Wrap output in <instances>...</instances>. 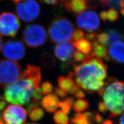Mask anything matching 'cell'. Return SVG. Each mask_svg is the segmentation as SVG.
Returning a JSON list of instances; mask_svg holds the SVG:
<instances>
[{"label": "cell", "instance_id": "cell-1", "mask_svg": "<svg viewBox=\"0 0 124 124\" xmlns=\"http://www.w3.org/2000/svg\"><path fill=\"white\" fill-rule=\"evenodd\" d=\"M73 68V76L78 86L88 94L97 93L102 96L108 76V66L101 59L91 54Z\"/></svg>", "mask_w": 124, "mask_h": 124}, {"label": "cell", "instance_id": "cell-2", "mask_svg": "<svg viewBox=\"0 0 124 124\" xmlns=\"http://www.w3.org/2000/svg\"><path fill=\"white\" fill-rule=\"evenodd\" d=\"M41 84L40 68L35 65H28L19 78L6 86L4 93V99L15 104H28L34 91L40 88Z\"/></svg>", "mask_w": 124, "mask_h": 124}, {"label": "cell", "instance_id": "cell-3", "mask_svg": "<svg viewBox=\"0 0 124 124\" xmlns=\"http://www.w3.org/2000/svg\"><path fill=\"white\" fill-rule=\"evenodd\" d=\"M102 95L110 118H115L124 113V82L110 78L106 82Z\"/></svg>", "mask_w": 124, "mask_h": 124}, {"label": "cell", "instance_id": "cell-4", "mask_svg": "<svg viewBox=\"0 0 124 124\" xmlns=\"http://www.w3.org/2000/svg\"><path fill=\"white\" fill-rule=\"evenodd\" d=\"M74 26L71 21L65 17L54 19L48 26V35L53 43H60L71 39Z\"/></svg>", "mask_w": 124, "mask_h": 124}, {"label": "cell", "instance_id": "cell-5", "mask_svg": "<svg viewBox=\"0 0 124 124\" xmlns=\"http://www.w3.org/2000/svg\"><path fill=\"white\" fill-rule=\"evenodd\" d=\"M47 37V33L44 27L35 24L27 25L22 34L23 42L30 48H37L44 45Z\"/></svg>", "mask_w": 124, "mask_h": 124}, {"label": "cell", "instance_id": "cell-6", "mask_svg": "<svg viewBox=\"0 0 124 124\" xmlns=\"http://www.w3.org/2000/svg\"><path fill=\"white\" fill-rule=\"evenodd\" d=\"M21 74L20 66L17 62L0 60V85L7 86L16 81Z\"/></svg>", "mask_w": 124, "mask_h": 124}, {"label": "cell", "instance_id": "cell-7", "mask_svg": "<svg viewBox=\"0 0 124 124\" xmlns=\"http://www.w3.org/2000/svg\"><path fill=\"white\" fill-rule=\"evenodd\" d=\"M16 11L22 20L31 22L39 15L40 7L36 0H24L23 2L18 3Z\"/></svg>", "mask_w": 124, "mask_h": 124}, {"label": "cell", "instance_id": "cell-8", "mask_svg": "<svg viewBox=\"0 0 124 124\" xmlns=\"http://www.w3.org/2000/svg\"><path fill=\"white\" fill-rule=\"evenodd\" d=\"M27 114L26 109L20 106H8L3 112L0 124H24Z\"/></svg>", "mask_w": 124, "mask_h": 124}, {"label": "cell", "instance_id": "cell-9", "mask_svg": "<svg viewBox=\"0 0 124 124\" xmlns=\"http://www.w3.org/2000/svg\"><path fill=\"white\" fill-rule=\"evenodd\" d=\"M20 27V23L16 15L4 12L0 15V34L3 36L15 37Z\"/></svg>", "mask_w": 124, "mask_h": 124}, {"label": "cell", "instance_id": "cell-10", "mask_svg": "<svg viewBox=\"0 0 124 124\" xmlns=\"http://www.w3.org/2000/svg\"><path fill=\"white\" fill-rule=\"evenodd\" d=\"M76 24L80 29L90 32L98 30L100 26V20L98 16L95 11L86 10L77 16Z\"/></svg>", "mask_w": 124, "mask_h": 124}, {"label": "cell", "instance_id": "cell-11", "mask_svg": "<svg viewBox=\"0 0 124 124\" xmlns=\"http://www.w3.org/2000/svg\"><path fill=\"white\" fill-rule=\"evenodd\" d=\"M3 55L11 61L20 60L24 57L25 49L22 42L18 40L7 41L2 46Z\"/></svg>", "mask_w": 124, "mask_h": 124}, {"label": "cell", "instance_id": "cell-12", "mask_svg": "<svg viewBox=\"0 0 124 124\" xmlns=\"http://www.w3.org/2000/svg\"><path fill=\"white\" fill-rule=\"evenodd\" d=\"M75 52V46L72 42L65 41L57 44L54 49L55 56L60 61L68 64L73 56Z\"/></svg>", "mask_w": 124, "mask_h": 124}, {"label": "cell", "instance_id": "cell-13", "mask_svg": "<svg viewBox=\"0 0 124 124\" xmlns=\"http://www.w3.org/2000/svg\"><path fill=\"white\" fill-rule=\"evenodd\" d=\"M108 55L109 61L124 63V42L118 41L111 44L108 50Z\"/></svg>", "mask_w": 124, "mask_h": 124}, {"label": "cell", "instance_id": "cell-14", "mask_svg": "<svg viewBox=\"0 0 124 124\" xmlns=\"http://www.w3.org/2000/svg\"><path fill=\"white\" fill-rule=\"evenodd\" d=\"M60 101V100L55 95L50 93L42 98L41 105L48 113H53L57 108Z\"/></svg>", "mask_w": 124, "mask_h": 124}, {"label": "cell", "instance_id": "cell-15", "mask_svg": "<svg viewBox=\"0 0 124 124\" xmlns=\"http://www.w3.org/2000/svg\"><path fill=\"white\" fill-rule=\"evenodd\" d=\"M63 5L67 10L75 13H81L87 8L88 4L87 0H69Z\"/></svg>", "mask_w": 124, "mask_h": 124}, {"label": "cell", "instance_id": "cell-16", "mask_svg": "<svg viewBox=\"0 0 124 124\" xmlns=\"http://www.w3.org/2000/svg\"><path fill=\"white\" fill-rule=\"evenodd\" d=\"M92 44L93 52L91 54L93 56L109 61L108 55V50L106 46L99 44L96 40L92 42Z\"/></svg>", "mask_w": 124, "mask_h": 124}, {"label": "cell", "instance_id": "cell-17", "mask_svg": "<svg viewBox=\"0 0 124 124\" xmlns=\"http://www.w3.org/2000/svg\"><path fill=\"white\" fill-rule=\"evenodd\" d=\"M28 110L30 119L32 121H38L40 120L44 116V111L38 104L29 103Z\"/></svg>", "mask_w": 124, "mask_h": 124}, {"label": "cell", "instance_id": "cell-18", "mask_svg": "<svg viewBox=\"0 0 124 124\" xmlns=\"http://www.w3.org/2000/svg\"><path fill=\"white\" fill-rule=\"evenodd\" d=\"M57 83L60 88L66 93L70 92L76 84L75 81L69 76L59 77L57 79Z\"/></svg>", "mask_w": 124, "mask_h": 124}, {"label": "cell", "instance_id": "cell-19", "mask_svg": "<svg viewBox=\"0 0 124 124\" xmlns=\"http://www.w3.org/2000/svg\"><path fill=\"white\" fill-rule=\"evenodd\" d=\"M75 47L79 51L83 53L86 55H90L92 51V42L86 39L82 38L81 39L72 42Z\"/></svg>", "mask_w": 124, "mask_h": 124}, {"label": "cell", "instance_id": "cell-20", "mask_svg": "<svg viewBox=\"0 0 124 124\" xmlns=\"http://www.w3.org/2000/svg\"><path fill=\"white\" fill-rule=\"evenodd\" d=\"M41 62L43 66L47 69H53L56 65L55 57L49 52H45L42 54Z\"/></svg>", "mask_w": 124, "mask_h": 124}, {"label": "cell", "instance_id": "cell-21", "mask_svg": "<svg viewBox=\"0 0 124 124\" xmlns=\"http://www.w3.org/2000/svg\"><path fill=\"white\" fill-rule=\"evenodd\" d=\"M53 119L56 124H68L69 121L67 114L62 110H57L54 112Z\"/></svg>", "mask_w": 124, "mask_h": 124}, {"label": "cell", "instance_id": "cell-22", "mask_svg": "<svg viewBox=\"0 0 124 124\" xmlns=\"http://www.w3.org/2000/svg\"><path fill=\"white\" fill-rule=\"evenodd\" d=\"M90 106V103L87 100L78 99L73 104V108L77 113H81L88 109Z\"/></svg>", "mask_w": 124, "mask_h": 124}, {"label": "cell", "instance_id": "cell-23", "mask_svg": "<svg viewBox=\"0 0 124 124\" xmlns=\"http://www.w3.org/2000/svg\"><path fill=\"white\" fill-rule=\"evenodd\" d=\"M109 38V45L113 42L121 41L123 39L122 35L118 31L114 29H109L107 33Z\"/></svg>", "mask_w": 124, "mask_h": 124}, {"label": "cell", "instance_id": "cell-24", "mask_svg": "<svg viewBox=\"0 0 124 124\" xmlns=\"http://www.w3.org/2000/svg\"><path fill=\"white\" fill-rule=\"evenodd\" d=\"M71 124H90L83 113H77L71 118Z\"/></svg>", "mask_w": 124, "mask_h": 124}, {"label": "cell", "instance_id": "cell-25", "mask_svg": "<svg viewBox=\"0 0 124 124\" xmlns=\"http://www.w3.org/2000/svg\"><path fill=\"white\" fill-rule=\"evenodd\" d=\"M96 41L104 46L109 45V38L107 33L99 32L97 34Z\"/></svg>", "mask_w": 124, "mask_h": 124}, {"label": "cell", "instance_id": "cell-26", "mask_svg": "<svg viewBox=\"0 0 124 124\" xmlns=\"http://www.w3.org/2000/svg\"><path fill=\"white\" fill-rule=\"evenodd\" d=\"M69 93L78 99H82L85 97V94L82 89L79 86H78L76 84Z\"/></svg>", "mask_w": 124, "mask_h": 124}, {"label": "cell", "instance_id": "cell-27", "mask_svg": "<svg viewBox=\"0 0 124 124\" xmlns=\"http://www.w3.org/2000/svg\"><path fill=\"white\" fill-rule=\"evenodd\" d=\"M102 6L104 7H112L113 8L119 9V2L120 0H100Z\"/></svg>", "mask_w": 124, "mask_h": 124}, {"label": "cell", "instance_id": "cell-28", "mask_svg": "<svg viewBox=\"0 0 124 124\" xmlns=\"http://www.w3.org/2000/svg\"><path fill=\"white\" fill-rule=\"evenodd\" d=\"M118 17V13L114 8H111L107 11V17L108 21L114 22L117 20Z\"/></svg>", "mask_w": 124, "mask_h": 124}, {"label": "cell", "instance_id": "cell-29", "mask_svg": "<svg viewBox=\"0 0 124 124\" xmlns=\"http://www.w3.org/2000/svg\"><path fill=\"white\" fill-rule=\"evenodd\" d=\"M41 89L43 94L46 95L51 93L53 90V86L51 83L49 81H45L42 83L41 86Z\"/></svg>", "mask_w": 124, "mask_h": 124}, {"label": "cell", "instance_id": "cell-30", "mask_svg": "<svg viewBox=\"0 0 124 124\" xmlns=\"http://www.w3.org/2000/svg\"><path fill=\"white\" fill-rule=\"evenodd\" d=\"M84 33L82 30L80 29H76L73 33L71 37L72 42L79 40L83 38L84 36Z\"/></svg>", "mask_w": 124, "mask_h": 124}, {"label": "cell", "instance_id": "cell-31", "mask_svg": "<svg viewBox=\"0 0 124 124\" xmlns=\"http://www.w3.org/2000/svg\"><path fill=\"white\" fill-rule=\"evenodd\" d=\"M58 107H59L61 108V110L63 111L64 113L66 114H69L70 112L71 107L69 104L66 101L64 100L62 101H60L59 103V105H58Z\"/></svg>", "mask_w": 124, "mask_h": 124}, {"label": "cell", "instance_id": "cell-32", "mask_svg": "<svg viewBox=\"0 0 124 124\" xmlns=\"http://www.w3.org/2000/svg\"><path fill=\"white\" fill-rule=\"evenodd\" d=\"M86 56L83 53L79 51L75 52L74 54H73L74 60L76 62H82L86 59Z\"/></svg>", "mask_w": 124, "mask_h": 124}, {"label": "cell", "instance_id": "cell-33", "mask_svg": "<svg viewBox=\"0 0 124 124\" xmlns=\"http://www.w3.org/2000/svg\"><path fill=\"white\" fill-rule=\"evenodd\" d=\"M97 34V33L95 32V31H93V32H88L85 34L84 35L85 37H86V39L92 42L93 41L96 40Z\"/></svg>", "mask_w": 124, "mask_h": 124}, {"label": "cell", "instance_id": "cell-34", "mask_svg": "<svg viewBox=\"0 0 124 124\" xmlns=\"http://www.w3.org/2000/svg\"><path fill=\"white\" fill-rule=\"evenodd\" d=\"M98 108L99 111L103 114H106L107 113L108 108L103 101H101L98 103Z\"/></svg>", "mask_w": 124, "mask_h": 124}, {"label": "cell", "instance_id": "cell-35", "mask_svg": "<svg viewBox=\"0 0 124 124\" xmlns=\"http://www.w3.org/2000/svg\"><path fill=\"white\" fill-rule=\"evenodd\" d=\"M54 92L57 97H59L62 98H63L67 96L66 93L58 87H55L54 88Z\"/></svg>", "mask_w": 124, "mask_h": 124}, {"label": "cell", "instance_id": "cell-36", "mask_svg": "<svg viewBox=\"0 0 124 124\" xmlns=\"http://www.w3.org/2000/svg\"><path fill=\"white\" fill-rule=\"evenodd\" d=\"M95 122L97 124H102L104 121L103 117L98 113H96L94 114Z\"/></svg>", "mask_w": 124, "mask_h": 124}, {"label": "cell", "instance_id": "cell-37", "mask_svg": "<svg viewBox=\"0 0 124 124\" xmlns=\"http://www.w3.org/2000/svg\"><path fill=\"white\" fill-rule=\"evenodd\" d=\"M99 16L100 18L102 19V20L106 22L108 20V17H107V10H102L100 11L99 14Z\"/></svg>", "mask_w": 124, "mask_h": 124}, {"label": "cell", "instance_id": "cell-38", "mask_svg": "<svg viewBox=\"0 0 124 124\" xmlns=\"http://www.w3.org/2000/svg\"><path fill=\"white\" fill-rule=\"evenodd\" d=\"M6 106V101L5 99L3 98L2 97H0V117H1V111L5 108Z\"/></svg>", "mask_w": 124, "mask_h": 124}, {"label": "cell", "instance_id": "cell-39", "mask_svg": "<svg viewBox=\"0 0 124 124\" xmlns=\"http://www.w3.org/2000/svg\"><path fill=\"white\" fill-rule=\"evenodd\" d=\"M40 1L47 4L55 5L58 3L59 0H40Z\"/></svg>", "mask_w": 124, "mask_h": 124}, {"label": "cell", "instance_id": "cell-40", "mask_svg": "<svg viewBox=\"0 0 124 124\" xmlns=\"http://www.w3.org/2000/svg\"><path fill=\"white\" fill-rule=\"evenodd\" d=\"M65 100L66 101L70 106L71 107L73 106V104L74 103L75 100H74V98L72 97H67L65 99Z\"/></svg>", "mask_w": 124, "mask_h": 124}, {"label": "cell", "instance_id": "cell-41", "mask_svg": "<svg viewBox=\"0 0 124 124\" xmlns=\"http://www.w3.org/2000/svg\"><path fill=\"white\" fill-rule=\"evenodd\" d=\"M119 10L124 9V0H120L119 2Z\"/></svg>", "mask_w": 124, "mask_h": 124}, {"label": "cell", "instance_id": "cell-42", "mask_svg": "<svg viewBox=\"0 0 124 124\" xmlns=\"http://www.w3.org/2000/svg\"><path fill=\"white\" fill-rule=\"evenodd\" d=\"M102 124H114V122L112 120L107 119L104 120Z\"/></svg>", "mask_w": 124, "mask_h": 124}, {"label": "cell", "instance_id": "cell-43", "mask_svg": "<svg viewBox=\"0 0 124 124\" xmlns=\"http://www.w3.org/2000/svg\"><path fill=\"white\" fill-rule=\"evenodd\" d=\"M119 124H124V112L122 114V115L119 119Z\"/></svg>", "mask_w": 124, "mask_h": 124}, {"label": "cell", "instance_id": "cell-44", "mask_svg": "<svg viewBox=\"0 0 124 124\" xmlns=\"http://www.w3.org/2000/svg\"><path fill=\"white\" fill-rule=\"evenodd\" d=\"M2 46H3V39L1 36H0V52H1V50L2 49Z\"/></svg>", "mask_w": 124, "mask_h": 124}, {"label": "cell", "instance_id": "cell-45", "mask_svg": "<svg viewBox=\"0 0 124 124\" xmlns=\"http://www.w3.org/2000/svg\"><path fill=\"white\" fill-rule=\"evenodd\" d=\"M60 1L63 2V4H65V3H67V2H69V0H60Z\"/></svg>", "mask_w": 124, "mask_h": 124}, {"label": "cell", "instance_id": "cell-46", "mask_svg": "<svg viewBox=\"0 0 124 124\" xmlns=\"http://www.w3.org/2000/svg\"><path fill=\"white\" fill-rule=\"evenodd\" d=\"M11 1H13L15 3H18L20 1H22V0H11Z\"/></svg>", "mask_w": 124, "mask_h": 124}, {"label": "cell", "instance_id": "cell-47", "mask_svg": "<svg viewBox=\"0 0 124 124\" xmlns=\"http://www.w3.org/2000/svg\"><path fill=\"white\" fill-rule=\"evenodd\" d=\"M33 124V123H29V124Z\"/></svg>", "mask_w": 124, "mask_h": 124}, {"label": "cell", "instance_id": "cell-48", "mask_svg": "<svg viewBox=\"0 0 124 124\" xmlns=\"http://www.w3.org/2000/svg\"></svg>", "mask_w": 124, "mask_h": 124}]
</instances>
